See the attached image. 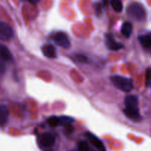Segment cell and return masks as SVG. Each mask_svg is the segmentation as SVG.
I'll list each match as a JSON object with an SVG mask.
<instances>
[{
  "instance_id": "20",
  "label": "cell",
  "mask_w": 151,
  "mask_h": 151,
  "mask_svg": "<svg viewBox=\"0 0 151 151\" xmlns=\"http://www.w3.org/2000/svg\"><path fill=\"white\" fill-rule=\"evenodd\" d=\"M95 10H96L97 14H100L101 11H102V5H101V4H97V5L95 7Z\"/></svg>"
},
{
  "instance_id": "5",
  "label": "cell",
  "mask_w": 151,
  "mask_h": 151,
  "mask_svg": "<svg viewBox=\"0 0 151 151\" xmlns=\"http://www.w3.org/2000/svg\"><path fill=\"white\" fill-rule=\"evenodd\" d=\"M53 40L58 46L64 49H68L70 47V41L65 32H58L53 36Z\"/></svg>"
},
{
  "instance_id": "2",
  "label": "cell",
  "mask_w": 151,
  "mask_h": 151,
  "mask_svg": "<svg viewBox=\"0 0 151 151\" xmlns=\"http://www.w3.org/2000/svg\"><path fill=\"white\" fill-rule=\"evenodd\" d=\"M126 12L131 19L137 22H144L146 19V10L144 6L139 2L134 1L129 4Z\"/></svg>"
},
{
  "instance_id": "17",
  "label": "cell",
  "mask_w": 151,
  "mask_h": 151,
  "mask_svg": "<svg viewBox=\"0 0 151 151\" xmlns=\"http://www.w3.org/2000/svg\"><path fill=\"white\" fill-rule=\"evenodd\" d=\"M77 151H91L89 147L88 144L86 142L81 141L78 145V150Z\"/></svg>"
},
{
  "instance_id": "13",
  "label": "cell",
  "mask_w": 151,
  "mask_h": 151,
  "mask_svg": "<svg viewBox=\"0 0 151 151\" xmlns=\"http://www.w3.org/2000/svg\"><path fill=\"white\" fill-rule=\"evenodd\" d=\"M133 32V24L129 22H125L121 26V32L125 38H130Z\"/></svg>"
},
{
  "instance_id": "3",
  "label": "cell",
  "mask_w": 151,
  "mask_h": 151,
  "mask_svg": "<svg viewBox=\"0 0 151 151\" xmlns=\"http://www.w3.org/2000/svg\"><path fill=\"white\" fill-rule=\"evenodd\" d=\"M111 82L114 86L121 91L124 92H130L133 89V81L130 78L125 77L114 75L110 78Z\"/></svg>"
},
{
  "instance_id": "15",
  "label": "cell",
  "mask_w": 151,
  "mask_h": 151,
  "mask_svg": "<svg viewBox=\"0 0 151 151\" xmlns=\"http://www.w3.org/2000/svg\"><path fill=\"white\" fill-rule=\"evenodd\" d=\"M59 125H64L66 126L68 125H70L74 122L73 118L70 117V116H62L59 117Z\"/></svg>"
},
{
  "instance_id": "19",
  "label": "cell",
  "mask_w": 151,
  "mask_h": 151,
  "mask_svg": "<svg viewBox=\"0 0 151 151\" xmlns=\"http://www.w3.org/2000/svg\"><path fill=\"white\" fill-rule=\"evenodd\" d=\"M74 58L77 62H79V63H86L87 61V58L83 55H75Z\"/></svg>"
},
{
  "instance_id": "14",
  "label": "cell",
  "mask_w": 151,
  "mask_h": 151,
  "mask_svg": "<svg viewBox=\"0 0 151 151\" xmlns=\"http://www.w3.org/2000/svg\"><path fill=\"white\" fill-rule=\"evenodd\" d=\"M110 4L115 11L120 13L123 10V4L121 0H110Z\"/></svg>"
},
{
  "instance_id": "8",
  "label": "cell",
  "mask_w": 151,
  "mask_h": 151,
  "mask_svg": "<svg viewBox=\"0 0 151 151\" xmlns=\"http://www.w3.org/2000/svg\"><path fill=\"white\" fill-rule=\"evenodd\" d=\"M85 135L89 139V141L90 142V143L96 148H97L99 151H106V149H105V147L103 143H102V142L99 138H97L94 134H91L90 132H87L86 133Z\"/></svg>"
},
{
  "instance_id": "11",
  "label": "cell",
  "mask_w": 151,
  "mask_h": 151,
  "mask_svg": "<svg viewBox=\"0 0 151 151\" xmlns=\"http://www.w3.org/2000/svg\"><path fill=\"white\" fill-rule=\"evenodd\" d=\"M139 41L144 48L151 50V34L140 35L139 36Z\"/></svg>"
},
{
  "instance_id": "6",
  "label": "cell",
  "mask_w": 151,
  "mask_h": 151,
  "mask_svg": "<svg viewBox=\"0 0 151 151\" xmlns=\"http://www.w3.org/2000/svg\"><path fill=\"white\" fill-rule=\"evenodd\" d=\"M38 144L42 148H49L54 145L56 142V138L54 135L50 133L43 134L38 137Z\"/></svg>"
},
{
  "instance_id": "1",
  "label": "cell",
  "mask_w": 151,
  "mask_h": 151,
  "mask_svg": "<svg viewBox=\"0 0 151 151\" xmlns=\"http://www.w3.org/2000/svg\"><path fill=\"white\" fill-rule=\"evenodd\" d=\"M125 108L123 109V112L129 119L136 122H139L142 119L139 112L138 98L135 95H127L124 99Z\"/></svg>"
},
{
  "instance_id": "21",
  "label": "cell",
  "mask_w": 151,
  "mask_h": 151,
  "mask_svg": "<svg viewBox=\"0 0 151 151\" xmlns=\"http://www.w3.org/2000/svg\"><path fill=\"white\" fill-rule=\"evenodd\" d=\"M5 70V66L3 64V63L0 62V72H3Z\"/></svg>"
},
{
  "instance_id": "9",
  "label": "cell",
  "mask_w": 151,
  "mask_h": 151,
  "mask_svg": "<svg viewBox=\"0 0 151 151\" xmlns=\"http://www.w3.org/2000/svg\"><path fill=\"white\" fill-rule=\"evenodd\" d=\"M41 50H42V53L44 54V55L48 58H56L57 56L56 47L52 44H44L41 48Z\"/></svg>"
},
{
  "instance_id": "12",
  "label": "cell",
  "mask_w": 151,
  "mask_h": 151,
  "mask_svg": "<svg viewBox=\"0 0 151 151\" xmlns=\"http://www.w3.org/2000/svg\"><path fill=\"white\" fill-rule=\"evenodd\" d=\"M9 116V111L7 106L4 105L0 106V126H2L7 122Z\"/></svg>"
},
{
  "instance_id": "4",
  "label": "cell",
  "mask_w": 151,
  "mask_h": 151,
  "mask_svg": "<svg viewBox=\"0 0 151 151\" xmlns=\"http://www.w3.org/2000/svg\"><path fill=\"white\" fill-rule=\"evenodd\" d=\"M14 32L9 24L0 22V40L3 41H8L13 38Z\"/></svg>"
},
{
  "instance_id": "22",
  "label": "cell",
  "mask_w": 151,
  "mask_h": 151,
  "mask_svg": "<svg viewBox=\"0 0 151 151\" xmlns=\"http://www.w3.org/2000/svg\"><path fill=\"white\" fill-rule=\"evenodd\" d=\"M28 1H29L30 3H31V4H37V3H38L40 0H28Z\"/></svg>"
},
{
  "instance_id": "10",
  "label": "cell",
  "mask_w": 151,
  "mask_h": 151,
  "mask_svg": "<svg viewBox=\"0 0 151 151\" xmlns=\"http://www.w3.org/2000/svg\"><path fill=\"white\" fill-rule=\"evenodd\" d=\"M0 60L4 62L13 60V55L9 49L2 44H0Z\"/></svg>"
},
{
  "instance_id": "18",
  "label": "cell",
  "mask_w": 151,
  "mask_h": 151,
  "mask_svg": "<svg viewBox=\"0 0 151 151\" xmlns=\"http://www.w3.org/2000/svg\"><path fill=\"white\" fill-rule=\"evenodd\" d=\"M145 83L147 86L151 87V68L147 69L146 71V75H145Z\"/></svg>"
},
{
  "instance_id": "16",
  "label": "cell",
  "mask_w": 151,
  "mask_h": 151,
  "mask_svg": "<svg viewBox=\"0 0 151 151\" xmlns=\"http://www.w3.org/2000/svg\"><path fill=\"white\" fill-rule=\"evenodd\" d=\"M47 122L50 127L52 128H56L58 125H59V119L57 116H51L47 119Z\"/></svg>"
},
{
  "instance_id": "7",
  "label": "cell",
  "mask_w": 151,
  "mask_h": 151,
  "mask_svg": "<svg viewBox=\"0 0 151 151\" xmlns=\"http://www.w3.org/2000/svg\"><path fill=\"white\" fill-rule=\"evenodd\" d=\"M105 43L108 49L113 51H117L124 47V45L119 42L115 41L113 35L111 33H107L105 35Z\"/></svg>"
}]
</instances>
